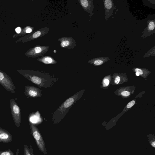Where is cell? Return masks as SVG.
<instances>
[{"instance_id": "cell-2", "label": "cell", "mask_w": 155, "mask_h": 155, "mask_svg": "<svg viewBox=\"0 0 155 155\" xmlns=\"http://www.w3.org/2000/svg\"><path fill=\"white\" fill-rule=\"evenodd\" d=\"M84 90L79 91L70 97L63 102L54 112L52 118V123L57 124L65 117L70 109L82 96Z\"/></svg>"}, {"instance_id": "cell-5", "label": "cell", "mask_w": 155, "mask_h": 155, "mask_svg": "<svg viewBox=\"0 0 155 155\" xmlns=\"http://www.w3.org/2000/svg\"><path fill=\"white\" fill-rule=\"evenodd\" d=\"M10 104L14 123L17 127H19L20 125L21 120L20 108L15 100L12 98L10 99Z\"/></svg>"}, {"instance_id": "cell-17", "label": "cell", "mask_w": 155, "mask_h": 155, "mask_svg": "<svg viewBox=\"0 0 155 155\" xmlns=\"http://www.w3.org/2000/svg\"><path fill=\"white\" fill-rule=\"evenodd\" d=\"M19 149H17L16 152L15 153L10 150H8L5 151H0V155H19Z\"/></svg>"}, {"instance_id": "cell-18", "label": "cell", "mask_w": 155, "mask_h": 155, "mask_svg": "<svg viewBox=\"0 0 155 155\" xmlns=\"http://www.w3.org/2000/svg\"><path fill=\"white\" fill-rule=\"evenodd\" d=\"M148 141L153 147L155 148V136L154 134H150L147 135Z\"/></svg>"}, {"instance_id": "cell-15", "label": "cell", "mask_w": 155, "mask_h": 155, "mask_svg": "<svg viewBox=\"0 0 155 155\" xmlns=\"http://www.w3.org/2000/svg\"><path fill=\"white\" fill-rule=\"evenodd\" d=\"M37 61L45 64H54L57 61L53 58L49 56H44L38 58Z\"/></svg>"}, {"instance_id": "cell-19", "label": "cell", "mask_w": 155, "mask_h": 155, "mask_svg": "<svg viewBox=\"0 0 155 155\" xmlns=\"http://www.w3.org/2000/svg\"><path fill=\"white\" fill-rule=\"evenodd\" d=\"M155 46H154L150 49L148 51L144 56L143 58L148 57L150 56H155Z\"/></svg>"}, {"instance_id": "cell-11", "label": "cell", "mask_w": 155, "mask_h": 155, "mask_svg": "<svg viewBox=\"0 0 155 155\" xmlns=\"http://www.w3.org/2000/svg\"><path fill=\"white\" fill-rule=\"evenodd\" d=\"M78 1L83 9L89 14V16H92L93 14V11L94 8L93 0H78Z\"/></svg>"}, {"instance_id": "cell-4", "label": "cell", "mask_w": 155, "mask_h": 155, "mask_svg": "<svg viewBox=\"0 0 155 155\" xmlns=\"http://www.w3.org/2000/svg\"><path fill=\"white\" fill-rule=\"evenodd\" d=\"M0 84L7 91L14 94L16 90L15 86L10 77L7 74L0 70Z\"/></svg>"}, {"instance_id": "cell-27", "label": "cell", "mask_w": 155, "mask_h": 155, "mask_svg": "<svg viewBox=\"0 0 155 155\" xmlns=\"http://www.w3.org/2000/svg\"><path fill=\"white\" fill-rule=\"evenodd\" d=\"M136 74L137 76H139L140 75V74L137 72H136Z\"/></svg>"}, {"instance_id": "cell-26", "label": "cell", "mask_w": 155, "mask_h": 155, "mask_svg": "<svg viewBox=\"0 0 155 155\" xmlns=\"http://www.w3.org/2000/svg\"><path fill=\"white\" fill-rule=\"evenodd\" d=\"M104 82L106 86H108L109 83V80L107 79H105L104 80Z\"/></svg>"}, {"instance_id": "cell-1", "label": "cell", "mask_w": 155, "mask_h": 155, "mask_svg": "<svg viewBox=\"0 0 155 155\" xmlns=\"http://www.w3.org/2000/svg\"><path fill=\"white\" fill-rule=\"evenodd\" d=\"M17 71L40 88L51 87L59 79L52 77L48 74L41 72L23 70H17Z\"/></svg>"}, {"instance_id": "cell-3", "label": "cell", "mask_w": 155, "mask_h": 155, "mask_svg": "<svg viewBox=\"0 0 155 155\" xmlns=\"http://www.w3.org/2000/svg\"><path fill=\"white\" fill-rule=\"evenodd\" d=\"M29 125L31 134L39 150L44 154H47L45 144L40 131L36 126L31 122H29Z\"/></svg>"}, {"instance_id": "cell-22", "label": "cell", "mask_w": 155, "mask_h": 155, "mask_svg": "<svg viewBox=\"0 0 155 155\" xmlns=\"http://www.w3.org/2000/svg\"><path fill=\"white\" fill-rule=\"evenodd\" d=\"M130 93L128 91H123L121 93V94L122 96L127 97L129 96L130 95Z\"/></svg>"}, {"instance_id": "cell-12", "label": "cell", "mask_w": 155, "mask_h": 155, "mask_svg": "<svg viewBox=\"0 0 155 155\" xmlns=\"http://www.w3.org/2000/svg\"><path fill=\"white\" fill-rule=\"evenodd\" d=\"M147 26L143 31V34L141 36L143 39L155 32V20L150 19L147 21Z\"/></svg>"}, {"instance_id": "cell-25", "label": "cell", "mask_w": 155, "mask_h": 155, "mask_svg": "<svg viewBox=\"0 0 155 155\" xmlns=\"http://www.w3.org/2000/svg\"><path fill=\"white\" fill-rule=\"evenodd\" d=\"M15 31L17 33L19 34L21 31V28L20 27H18L15 28Z\"/></svg>"}, {"instance_id": "cell-13", "label": "cell", "mask_w": 155, "mask_h": 155, "mask_svg": "<svg viewBox=\"0 0 155 155\" xmlns=\"http://www.w3.org/2000/svg\"><path fill=\"white\" fill-rule=\"evenodd\" d=\"M12 136L8 131L0 127V143H8L12 140Z\"/></svg>"}, {"instance_id": "cell-24", "label": "cell", "mask_w": 155, "mask_h": 155, "mask_svg": "<svg viewBox=\"0 0 155 155\" xmlns=\"http://www.w3.org/2000/svg\"><path fill=\"white\" fill-rule=\"evenodd\" d=\"M120 80V78L119 76H118L116 77L114 81L116 84H117L119 83Z\"/></svg>"}, {"instance_id": "cell-20", "label": "cell", "mask_w": 155, "mask_h": 155, "mask_svg": "<svg viewBox=\"0 0 155 155\" xmlns=\"http://www.w3.org/2000/svg\"><path fill=\"white\" fill-rule=\"evenodd\" d=\"M33 27L30 26H27L25 29V32L26 33H29L32 32L34 30Z\"/></svg>"}, {"instance_id": "cell-6", "label": "cell", "mask_w": 155, "mask_h": 155, "mask_svg": "<svg viewBox=\"0 0 155 155\" xmlns=\"http://www.w3.org/2000/svg\"><path fill=\"white\" fill-rule=\"evenodd\" d=\"M50 48L48 46H36L28 50L26 55L33 58L41 57L47 52Z\"/></svg>"}, {"instance_id": "cell-8", "label": "cell", "mask_w": 155, "mask_h": 155, "mask_svg": "<svg viewBox=\"0 0 155 155\" xmlns=\"http://www.w3.org/2000/svg\"><path fill=\"white\" fill-rule=\"evenodd\" d=\"M58 40L60 42V46L62 48L71 49L76 45L75 41L71 37H63L58 38Z\"/></svg>"}, {"instance_id": "cell-9", "label": "cell", "mask_w": 155, "mask_h": 155, "mask_svg": "<svg viewBox=\"0 0 155 155\" xmlns=\"http://www.w3.org/2000/svg\"><path fill=\"white\" fill-rule=\"evenodd\" d=\"M50 30L48 27H45L36 31L26 37V41L35 39L47 34Z\"/></svg>"}, {"instance_id": "cell-10", "label": "cell", "mask_w": 155, "mask_h": 155, "mask_svg": "<svg viewBox=\"0 0 155 155\" xmlns=\"http://www.w3.org/2000/svg\"><path fill=\"white\" fill-rule=\"evenodd\" d=\"M105 12V20H107L109 17L113 15L114 10L116 9L113 0H103Z\"/></svg>"}, {"instance_id": "cell-16", "label": "cell", "mask_w": 155, "mask_h": 155, "mask_svg": "<svg viewBox=\"0 0 155 155\" xmlns=\"http://www.w3.org/2000/svg\"><path fill=\"white\" fill-rule=\"evenodd\" d=\"M24 155H34L33 148L31 145L29 147L26 145L24 146Z\"/></svg>"}, {"instance_id": "cell-14", "label": "cell", "mask_w": 155, "mask_h": 155, "mask_svg": "<svg viewBox=\"0 0 155 155\" xmlns=\"http://www.w3.org/2000/svg\"><path fill=\"white\" fill-rule=\"evenodd\" d=\"M109 59L108 57H99L91 59L88 61L87 62L94 66H99L108 61Z\"/></svg>"}, {"instance_id": "cell-21", "label": "cell", "mask_w": 155, "mask_h": 155, "mask_svg": "<svg viewBox=\"0 0 155 155\" xmlns=\"http://www.w3.org/2000/svg\"><path fill=\"white\" fill-rule=\"evenodd\" d=\"M135 102V101L134 100L130 101L127 105V108H131L134 104Z\"/></svg>"}, {"instance_id": "cell-7", "label": "cell", "mask_w": 155, "mask_h": 155, "mask_svg": "<svg viewBox=\"0 0 155 155\" xmlns=\"http://www.w3.org/2000/svg\"><path fill=\"white\" fill-rule=\"evenodd\" d=\"M25 94L29 97H39L42 96V91L33 86L25 85Z\"/></svg>"}, {"instance_id": "cell-23", "label": "cell", "mask_w": 155, "mask_h": 155, "mask_svg": "<svg viewBox=\"0 0 155 155\" xmlns=\"http://www.w3.org/2000/svg\"><path fill=\"white\" fill-rule=\"evenodd\" d=\"M134 71L136 72H138L140 74V75H142L143 74V71L140 68H135L134 69Z\"/></svg>"}]
</instances>
